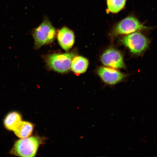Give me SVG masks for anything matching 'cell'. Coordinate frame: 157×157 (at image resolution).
<instances>
[{
  "label": "cell",
  "instance_id": "cell-11",
  "mask_svg": "<svg viewBox=\"0 0 157 157\" xmlns=\"http://www.w3.org/2000/svg\"><path fill=\"white\" fill-rule=\"evenodd\" d=\"M34 126L32 123L21 121L18 127L14 131L16 136L21 139L26 138L32 134Z\"/></svg>",
  "mask_w": 157,
  "mask_h": 157
},
{
  "label": "cell",
  "instance_id": "cell-9",
  "mask_svg": "<svg viewBox=\"0 0 157 157\" xmlns=\"http://www.w3.org/2000/svg\"><path fill=\"white\" fill-rule=\"evenodd\" d=\"M89 61L87 58L76 56L71 61L70 69L76 75H79L87 71Z\"/></svg>",
  "mask_w": 157,
  "mask_h": 157
},
{
  "label": "cell",
  "instance_id": "cell-2",
  "mask_svg": "<svg viewBox=\"0 0 157 157\" xmlns=\"http://www.w3.org/2000/svg\"><path fill=\"white\" fill-rule=\"evenodd\" d=\"M76 52L65 53H55L47 55L44 60L50 69L58 73H67L70 69L71 61L76 56Z\"/></svg>",
  "mask_w": 157,
  "mask_h": 157
},
{
  "label": "cell",
  "instance_id": "cell-3",
  "mask_svg": "<svg viewBox=\"0 0 157 157\" xmlns=\"http://www.w3.org/2000/svg\"><path fill=\"white\" fill-rule=\"evenodd\" d=\"M40 143V139L38 137L21 139L15 143L10 151L11 154L21 157H34Z\"/></svg>",
  "mask_w": 157,
  "mask_h": 157
},
{
  "label": "cell",
  "instance_id": "cell-5",
  "mask_svg": "<svg viewBox=\"0 0 157 157\" xmlns=\"http://www.w3.org/2000/svg\"><path fill=\"white\" fill-rule=\"evenodd\" d=\"M143 25L136 17L128 16L117 23L112 32L113 36L122 35H128L142 29H149Z\"/></svg>",
  "mask_w": 157,
  "mask_h": 157
},
{
  "label": "cell",
  "instance_id": "cell-12",
  "mask_svg": "<svg viewBox=\"0 0 157 157\" xmlns=\"http://www.w3.org/2000/svg\"><path fill=\"white\" fill-rule=\"evenodd\" d=\"M127 0H107V11L112 13L119 12L124 8Z\"/></svg>",
  "mask_w": 157,
  "mask_h": 157
},
{
  "label": "cell",
  "instance_id": "cell-4",
  "mask_svg": "<svg viewBox=\"0 0 157 157\" xmlns=\"http://www.w3.org/2000/svg\"><path fill=\"white\" fill-rule=\"evenodd\" d=\"M121 42L131 53L137 55L142 54L149 44L148 39L139 32L128 34L121 39Z\"/></svg>",
  "mask_w": 157,
  "mask_h": 157
},
{
  "label": "cell",
  "instance_id": "cell-10",
  "mask_svg": "<svg viewBox=\"0 0 157 157\" xmlns=\"http://www.w3.org/2000/svg\"><path fill=\"white\" fill-rule=\"evenodd\" d=\"M21 115L17 112L10 113L5 118L4 123L6 128L14 131L21 122Z\"/></svg>",
  "mask_w": 157,
  "mask_h": 157
},
{
  "label": "cell",
  "instance_id": "cell-6",
  "mask_svg": "<svg viewBox=\"0 0 157 157\" xmlns=\"http://www.w3.org/2000/svg\"><path fill=\"white\" fill-rule=\"evenodd\" d=\"M98 76L105 85L113 86L124 81L128 75L117 69L100 67L97 70Z\"/></svg>",
  "mask_w": 157,
  "mask_h": 157
},
{
  "label": "cell",
  "instance_id": "cell-8",
  "mask_svg": "<svg viewBox=\"0 0 157 157\" xmlns=\"http://www.w3.org/2000/svg\"><path fill=\"white\" fill-rule=\"evenodd\" d=\"M57 39L60 47L67 52L74 46L75 42V35L71 29L63 27L58 31Z\"/></svg>",
  "mask_w": 157,
  "mask_h": 157
},
{
  "label": "cell",
  "instance_id": "cell-1",
  "mask_svg": "<svg viewBox=\"0 0 157 157\" xmlns=\"http://www.w3.org/2000/svg\"><path fill=\"white\" fill-rule=\"evenodd\" d=\"M56 34V29L48 17H45L40 25L33 31L35 50L53 42Z\"/></svg>",
  "mask_w": 157,
  "mask_h": 157
},
{
  "label": "cell",
  "instance_id": "cell-7",
  "mask_svg": "<svg viewBox=\"0 0 157 157\" xmlns=\"http://www.w3.org/2000/svg\"><path fill=\"white\" fill-rule=\"evenodd\" d=\"M101 61L104 66L108 67L115 69L125 68L122 54L114 48L105 50L101 55Z\"/></svg>",
  "mask_w": 157,
  "mask_h": 157
}]
</instances>
